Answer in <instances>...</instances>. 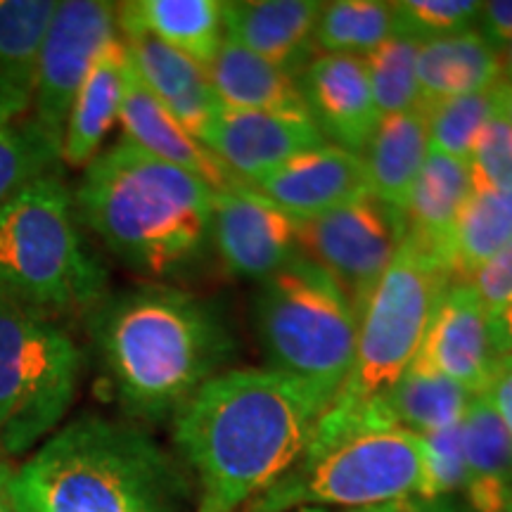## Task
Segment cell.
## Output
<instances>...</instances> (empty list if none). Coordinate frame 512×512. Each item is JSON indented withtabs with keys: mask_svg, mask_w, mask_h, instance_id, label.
<instances>
[{
	"mask_svg": "<svg viewBox=\"0 0 512 512\" xmlns=\"http://www.w3.org/2000/svg\"><path fill=\"white\" fill-rule=\"evenodd\" d=\"M325 408L323 396L271 368L211 377L171 418L202 503L233 512L273 489L304 458Z\"/></svg>",
	"mask_w": 512,
	"mask_h": 512,
	"instance_id": "1",
	"label": "cell"
},
{
	"mask_svg": "<svg viewBox=\"0 0 512 512\" xmlns=\"http://www.w3.org/2000/svg\"><path fill=\"white\" fill-rule=\"evenodd\" d=\"M88 335L112 394L145 422L174 418L235 354L214 304L159 283L105 294L88 311Z\"/></svg>",
	"mask_w": 512,
	"mask_h": 512,
	"instance_id": "2",
	"label": "cell"
},
{
	"mask_svg": "<svg viewBox=\"0 0 512 512\" xmlns=\"http://www.w3.org/2000/svg\"><path fill=\"white\" fill-rule=\"evenodd\" d=\"M74 204L114 259L152 280L190 271L211 242L214 190L126 140L83 169Z\"/></svg>",
	"mask_w": 512,
	"mask_h": 512,
	"instance_id": "3",
	"label": "cell"
},
{
	"mask_svg": "<svg viewBox=\"0 0 512 512\" xmlns=\"http://www.w3.org/2000/svg\"><path fill=\"white\" fill-rule=\"evenodd\" d=\"M190 484L140 427L81 415L15 470V512H185Z\"/></svg>",
	"mask_w": 512,
	"mask_h": 512,
	"instance_id": "4",
	"label": "cell"
},
{
	"mask_svg": "<svg viewBox=\"0 0 512 512\" xmlns=\"http://www.w3.org/2000/svg\"><path fill=\"white\" fill-rule=\"evenodd\" d=\"M451 278L437 261L403 238L399 252L358 316L354 361L335 399L320 415L304 456L351 434L389 425L382 401L411 368Z\"/></svg>",
	"mask_w": 512,
	"mask_h": 512,
	"instance_id": "5",
	"label": "cell"
},
{
	"mask_svg": "<svg viewBox=\"0 0 512 512\" xmlns=\"http://www.w3.org/2000/svg\"><path fill=\"white\" fill-rule=\"evenodd\" d=\"M107 292V268L83 240L74 190L60 171L0 209V297L50 318L88 313Z\"/></svg>",
	"mask_w": 512,
	"mask_h": 512,
	"instance_id": "6",
	"label": "cell"
},
{
	"mask_svg": "<svg viewBox=\"0 0 512 512\" xmlns=\"http://www.w3.org/2000/svg\"><path fill=\"white\" fill-rule=\"evenodd\" d=\"M254 323L268 368L335 399L354 361L358 313L328 271L299 254L259 283Z\"/></svg>",
	"mask_w": 512,
	"mask_h": 512,
	"instance_id": "7",
	"label": "cell"
},
{
	"mask_svg": "<svg viewBox=\"0 0 512 512\" xmlns=\"http://www.w3.org/2000/svg\"><path fill=\"white\" fill-rule=\"evenodd\" d=\"M83 354L50 318L0 297V453L22 456L60 425L76 399Z\"/></svg>",
	"mask_w": 512,
	"mask_h": 512,
	"instance_id": "8",
	"label": "cell"
},
{
	"mask_svg": "<svg viewBox=\"0 0 512 512\" xmlns=\"http://www.w3.org/2000/svg\"><path fill=\"white\" fill-rule=\"evenodd\" d=\"M304 467L266 491L268 510L318 503L380 508L425 498V441L401 427H375L304 456Z\"/></svg>",
	"mask_w": 512,
	"mask_h": 512,
	"instance_id": "9",
	"label": "cell"
},
{
	"mask_svg": "<svg viewBox=\"0 0 512 512\" xmlns=\"http://www.w3.org/2000/svg\"><path fill=\"white\" fill-rule=\"evenodd\" d=\"M406 238L401 211L377 197H356L342 207L299 221V252L328 271L347 292L358 316Z\"/></svg>",
	"mask_w": 512,
	"mask_h": 512,
	"instance_id": "10",
	"label": "cell"
},
{
	"mask_svg": "<svg viewBox=\"0 0 512 512\" xmlns=\"http://www.w3.org/2000/svg\"><path fill=\"white\" fill-rule=\"evenodd\" d=\"M114 38H119L114 3L64 0L57 8L38 62L29 117L60 147L76 93L93 62Z\"/></svg>",
	"mask_w": 512,
	"mask_h": 512,
	"instance_id": "11",
	"label": "cell"
},
{
	"mask_svg": "<svg viewBox=\"0 0 512 512\" xmlns=\"http://www.w3.org/2000/svg\"><path fill=\"white\" fill-rule=\"evenodd\" d=\"M211 242L235 278L264 283L299 254V221L249 185L214 192Z\"/></svg>",
	"mask_w": 512,
	"mask_h": 512,
	"instance_id": "12",
	"label": "cell"
},
{
	"mask_svg": "<svg viewBox=\"0 0 512 512\" xmlns=\"http://www.w3.org/2000/svg\"><path fill=\"white\" fill-rule=\"evenodd\" d=\"M496 361L489 311L467 280L451 283L432 313L411 366L444 375L477 396L489 384Z\"/></svg>",
	"mask_w": 512,
	"mask_h": 512,
	"instance_id": "13",
	"label": "cell"
},
{
	"mask_svg": "<svg viewBox=\"0 0 512 512\" xmlns=\"http://www.w3.org/2000/svg\"><path fill=\"white\" fill-rule=\"evenodd\" d=\"M202 143L242 185H254L292 157L325 145V138L313 119L221 107Z\"/></svg>",
	"mask_w": 512,
	"mask_h": 512,
	"instance_id": "14",
	"label": "cell"
},
{
	"mask_svg": "<svg viewBox=\"0 0 512 512\" xmlns=\"http://www.w3.org/2000/svg\"><path fill=\"white\" fill-rule=\"evenodd\" d=\"M299 86L325 143L361 155L382 119L361 57L316 55Z\"/></svg>",
	"mask_w": 512,
	"mask_h": 512,
	"instance_id": "15",
	"label": "cell"
},
{
	"mask_svg": "<svg viewBox=\"0 0 512 512\" xmlns=\"http://www.w3.org/2000/svg\"><path fill=\"white\" fill-rule=\"evenodd\" d=\"M117 22L119 38L124 41L133 72L138 74L143 86L188 128L192 136L202 140L204 131L221 110V102L209 83L207 69L145 31L138 22L124 15L119 5Z\"/></svg>",
	"mask_w": 512,
	"mask_h": 512,
	"instance_id": "16",
	"label": "cell"
},
{
	"mask_svg": "<svg viewBox=\"0 0 512 512\" xmlns=\"http://www.w3.org/2000/svg\"><path fill=\"white\" fill-rule=\"evenodd\" d=\"M249 188L297 221H309L366 195L368 181L361 157L325 143L292 157Z\"/></svg>",
	"mask_w": 512,
	"mask_h": 512,
	"instance_id": "17",
	"label": "cell"
},
{
	"mask_svg": "<svg viewBox=\"0 0 512 512\" xmlns=\"http://www.w3.org/2000/svg\"><path fill=\"white\" fill-rule=\"evenodd\" d=\"M323 3L313 0H235L223 3V38L299 76L313 60V36Z\"/></svg>",
	"mask_w": 512,
	"mask_h": 512,
	"instance_id": "18",
	"label": "cell"
},
{
	"mask_svg": "<svg viewBox=\"0 0 512 512\" xmlns=\"http://www.w3.org/2000/svg\"><path fill=\"white\" fill-rule=\"evenodd\" d=\"M119 124L126 143L166 164L188 171L214 192L242 185L200 138L192 136L188 128L147 91L138 74L133 72L131 60H128L126 95Z\"/></svg>",
	"mask_w": 512,
	"mask_h": 512,
	"instance_id": "19",
	"label": "cell"
},
{
	"mask_svg": "<svg viewBox=\"0 0 512 512\" xmlns=\"http://www.w3.org/2000/svg\"><path fill=\"white\" fill-rule=\"evenodd\" d=\"M126 79V46L121 38H114L93 62L91 72L83 79L72 102L62 136V164L72 169H86L100 155L107 133L119 121Z\"/></svg>",
	"mask_w": 512,
	"mask_h": 512,
	"instance_id": "20",
	"label": "cell"
},
{
	"mask_svg": "<svg viewBox=\"0 0 512 512\" xmlns=\"http://www.w3.org/2000/svg\"><path fill=\"white\" fill-rule=\"evenodd\" d=\"M207 76L226 110L311 119L299 76L273 67L228 38H223L219 53L207 67Z\"/></svg>",
	"mask_w": 512,
	"mask_h": 512,
	"instance_id": "21",
	"label": "cell"
},
{
	"mask_svg": "<svg viewBox=\"0 0 512 512\" xmlns=\"http://www.w3.org/2000/svg\"><path fill=\"white\" fill-rule=\"evenodd\" d=\"M418 107L430 110L460 95L491 91L503 79V60L475 29L418 48Z\"/></svg>",
	"mask_w": 512,
	"mask_h": 512,
	"instance_id": "22",
	"label": "cell"
},
{
	"mask_svg": "<svg viewBox=\"0 0 512 512\" xmlns=\"http://www.w3.org/2000/svg\"><path fill=\"white\" fill-rule=\"evenodd\" d=\"M430 155L427 114L411 110L382 117L361 152L368 192L396 211L406 209L422 164Z\"/></svg>",
	"mask_w": 512,
	"mask_h": 512,
	"instance_id": "23",
	"label": "cell"
},
{
	"mask_svg": "<svg viewBox=\"0 0 512 512\" xmlns=\"http://www.w3.org/2000/svg\"><path fill=\"white\" fill-rule=\"evenodd\" d=\"M465 486L472 512H512V437L482 394L463 418Z\"/></svg>",
	"mask_w": 512,
	"mask_h": 512,
	"instance_id": "24",
	"label": "cell"
},
{
	"mask_svg": "<svg viewBox=\"0 0 512 512\" xmlns=\"http://www.w3.org/2000/svg\"><path fill=\"white\" fill-rule=\"evenodd\" d=\"M470 192V166L439 152H430L401 214L406 240L439 264V252L448 230L456 223Z\"/></svg>",
	"mask_w": 512,
	"mask_h": 512,
	"instance_id": "25",
	"label": "cell"
},
{
	"mask_svg": "<svg viewBox=\"0 0 512 512\" xmlns=\"http://www.w3.org/2000/svg\"><path fill=\"white\" fill-rule=\"evenodd\" d=\"M512 242V192L472 185L470 197L448 230L439 266L451 283H465Z\"/></svg>",
	"mask_w": 512,
	"mask_h": 512,
	"instance_id": "26",
	"label": "cell"
},
{
	"mask_svg": "<svg viewBox=\"0 0 512 512\" xmlns=\"http://www.w3.org/2000/svg\"><path fill=\"white\" fill-rule=\"evenodd\" d=\"M119 10L145 31L207 69L223 43L219 0H133Z\"/></svg>",
	"mask_w": 512,
	"mask_h": 512,
	"instance_id": "27",
	"label": "cell"
},
{
	"mask_svg": "<svg viewBox=\"0 0 512 512\" xmlns=\"http://www.w3.org/2000/svg\"><path fill=\"white\" fill-rule=\"evenodd\" d=\"M472 396L444 375L411 366L382 401V413L389 425L427 437L460 425Z\"/></svg>",
	"mask_w": 512,
	"mask_h": 512,
	"instance_id": "28",
	"label": "cell"
},
{
	"mask_svg": "<svg viewBox=\"0 0 512 512\" xmlns=\"http://www.w3.org/2000/svg\"><path fill=\"white\" fill-rule=\"evenodd\" d=\"M57 8L55 0H0V81L29 105Z\"/></svg>",
	"mask_w": 512,
	"mask_h": 512,
	"instance_id": "29",
	"label": "cell"
},
{
	"mask_svg": "<svg viewBox=\"0 0 512 512\" xmlns=\"http://www.w3.org/2000/svg\"><path fill=\"white\" fill-rule=\"evenodd\" d=\"M392 36V3L337 0V3H323L313 46L320 50V55H351L363 60Z\"/></svg>",
	"mask_w": 512,
	"mask_h": 512,
	"instance_id": "30",
	"label": "cell"
},
{
	"mask_svg": "<svg viewBox=\"0 0 512 512\" xmlns=\"http://www.w3.org/2000/svg\"><path fill=\"white\" fill-rule=\"evenodd\" d=\"M62 147L31 117L0 126V209L19 190L60 171Z\"/></svg>",
	"mask_w": 512,
	"mask_h": 512,
	"instance_id": "31",
	"label": "cell"
},
{
	"mask_svg": "<svg viewBox=\"0 0 512 512\" xmlns=\"http://www.w3.org/2000/svg\"><path fill=\"white\" fill-rule=\"evenodd\" d=\"M422 112L427 114L430 152H439V155L467 164L484 126L498 114V105L494 88H491L484 93L444 100Z\"/></svg>",
	"mask_w": 512,
	"mask_h": 512,
	"instance_id": "32",
	"label": "cell"
},
{
	"mask_svg": "<svg viewBox=\"0 0 512 512\" xmlns=\"http://www.w3.org/2000/svg\"><path fill=\"white\" fill-rule=\"evenodd\" d=\"M418 48L411 38L392 36L363 57L380 117L420 110L418 107Z\"/></svg>",
	"mask_w": 512,
	"mask_h": 512,
	"instance_id": "33",
	"label": "cell"
},
{
	"mask_svg": "<svg viewBox=\"0 0 512 512\" xmlns=\"http://www.w3.org/2000/svg\"><path fill=\"white\" fill-rule=\"evenodd\" d=\"M482 3L477 0H396L392 3L394 36L415 43L437 41L475 29Z\"/></svg>",
	"mask_w": 512,
	"mask_h": 512,
	"instance_id": "34",
	"label": "cell"
},
{
	"mask_svg": "<svg viewBox=\"0 0 512 512\" xmlns=\"http://www.w3.org/2000/svg\"><path fill=\"white\" fill-rule=\"evenodd\" d=\"M467 166L472 185L512 192V126L501 112L484 126Z\"/></svg>",
	"mask_w": 512,
	"mask_h": 512,
	"instance_id": "35",
	"label": "cell"
},
{
	"mask_svg": "<svg viewBox=\"0 0 512 512\" xmlns=\"http://www.w3.org/2000/svg\"><path fill=\"white\" fill-rule=\"evenodd\" d=\"M427 458V489L425 501L456 494L465 486V446L463 422L448 427L444 432H434L422 437Z\"/></svg>",
	"mask_w": 512,
	"mask_h": 512,
	"instance_id": "36",
	"label": "cell"
},
{
	"mask_svg": "<svg viewBox=\"0 0 512 512\" xmlns=\"http://www.w3.org/2000/svg\"><path fill=\"white\" fill-rule=\"evenodd\" d=\"M467 283L475 287L486 311L512 304V242L503 247L494 259L486 261Z\"/></svg>",
	"mask_w": 512,
	"mask_h": 512,
	"instance_id": "37",
	"label": "cell"
},
{
	"mask_svg": "<svg viewBox=\"0 0 512 512\" xmlns=\"http://www.w3.org/2000/svg\"><path fill=\"white\" fill-rule=\"evenodd\" d=\"M475 31L498 55H503V50L512 43V0L482 3Z\"/></svg>",
	"mask_w": 512,
	"mask_h": 512,
	"instance_id": "38",
	"label": "cell"
},
{
	"mask_svg": "<svg viewBox=\"0 0 512 512\" xmlns=\"http://www.w3.org/2000/svg\"><path fill=\"white\" fill-rule=\"evenodd\" d=\"M482 396L491 403V408H494L505 425V430L512 437V358H498L494 373H491V380L486 384Z\"/></svg>",
	"mask_w": 512,
	"mask_h": 512,
	"instance_id": "39",
	"label": "cell"
},
{
	"mask_svg": "<svg viewBox=\"0 0 512 512\" xmlns=\"http://www.w3.org/2000/svg\"><path fill=\"white\" fill-rule=\"evenodd\" d=\"M489 335L496 356L512 358V304L489 311Z\"/></svg>",
	"mask_w": 512,
	"mask_h": 512,
	"instance_id": "40",
	"label": "cell"
},
{
	"mask_svg": "<svg viewBox=\"0 0 512 512\" xmlns=\"http://www.w3.org/2000/svg\"><path fill=\"white\" fill-rule=\"evenodd\" d=\"M29 112H31L29 102L19 98L12 88H8L3 81H0V126H8L12 121L29 117Z\"/></svg>",
	"mask_w": 512,
	"mask_h": 512,
	"instance_id": "41",
	"label": "cell"
},
{
	"mask_svg": "<svg viewBox=\"0 0 512 512\" xmlns=\"http://www.w3.org/2000/svg\"><path fill=\"white\" fill-rule=\"evenodd\" d=\"M12 479H15V470H12L8 460L0 453V512H15V503H12Z\"/></svg>",
	"mask_w": 512,
	"mask_h": 512,
	"instance_id": "42",
	"label": "cell"
},
{
	"mask_svg": "<svg viewBox=\"0 0 512 512\" xmlns=\"http://www.w3.org/2000/svg\"><path fill=\"white\" fill-rule=\"evenodd\" d=\"M494 95H496L498 112H501L503 117L510 121V126H512V83L501 79L494 86Z\"/></svg>",
	"mask_w": 512,
	"mask_h": 512,
	"instance_id": "43",
	"label": "cell"
},
{
	"mask_svg": "<svg viewBox=\"0 0 512 512\" xmlns=\"http://www.w3.org/2000/svg\"><path fill=\"white\" fill-rule=\"evenodd\" d=\"M501 60H503V79L512 83V43L503 50Z\"/></svg>",
	"mask_w": 512,
	"mask_h": 512,
	"instance_id": "44",
	"label": "cell"
},
{
	"mask_svg": "<svg viewBox=\"0 0 512 512\" xmlns=\"http://www.w3.org/2000/svg\"><path fill=\"white\" fill-rule=\"evenodd\" d=\"M200 512H223V510L214 508V505H209V503H202V505H200Z\"/></svg>",
	"mask_w": 512,
	"mask_h": 512,
	"instance_id": "45",
	"label": "cell"
}]
</instances>
